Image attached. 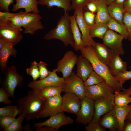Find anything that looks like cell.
<instances>
[{
    "label": "cell",
    "instance_id": "35",
    "mask_svg": "<svg viewBox=\"0 0 131 131\" xmlns=\"http://www.w3.org/2000/svg\"><path fill=\"white\" fill-rule=\"evenodd\" d=\"M25 118L23 114H20L18 117L4 131H23L22 123Z\"/></svg>",
    "mask_w": 131,
    "mask_h": 131
},
{
    "label": "cell",
    "instance_id": "7",
    "mask_svg": "<svg viewBox=\"0 0 131 131\" xmlns=\"http://www.w3.org/2000/svg\"><path fill=\"white\" fill-rule=\"evenodd\" d=\"M57 71V68L53 69L50 74L45 78L30 81L28 84V87L37 90L51 86L62 87L65 78L63 77H61L58 76L56 73Z\"/></svg>",
    "mask_w": 131,
    "mask_h": 131
},
{
    "label": "cell",
    "instance_id": "30",
    "mask_svg": "<svg viewBox=\"0 0 131 131\" xmlns=\"http://www.w3.org/2000/svg\"><path fill=\"white\" fill-rule=\"evenodd\" d=\"M36 90L38 92L39 96L46 100L51 97L60 95L63 92L62 87L57 86L48 87Z\"/></svg>",
    "mask_w": 131,
    "mask_h": 131
},
{
    "label": "cell",
    "instance_id": "57",
    "mask_svg": "<svg viewBox=\"0 0 131 131\" xmlns=\"http://www.w3.org/2000/svg\"><path fill=\"white\" fill-rule=\"evenodd\" d=\"M115 0H106L107 5H109L114 3Z\"/></svg>",
    "mask_w": 131,
    "mask_h": 131
},
{
    "label": "cell",
    "instance_id": "45",
    "mask_svg": "<svg viewBox=\"0 0 131 131\" xmlns=\"http://www.w3.org/2000/svg\"><path fill=\"white\" fill-rule=\"evenodd\" d=\"M9 97L8 93L3 88H0V103L3 102L6 105H9L11 103V101L9 99Z\"/></svg>",
    "mask_w": 131,
    "mask_h": 131
},
{
    "label": "cell",
    "instance_id": "33",
    "mask_svg": "<svg viewBox=\"0 0 131 131\" xmlns=\"http://www.w3.org/2000/svg\"><path fill=\"white\" fill-rule=\"evenodd\" d=\"M20 113L17 105H9L0 108V117L10 116L16 117Z\"/></svg>",
    "mask_w": 131,
    "mask_h": 131
},
{
    "label": "cell",
    "instance_id": "19",
    "mask_svg": "<svg viewBox=\"0 0 131 131\" xmlns=\"http://www.w3.org/2000/svg\"><path fill=\"white\" fill-rule=\"evenodd\" d=\"M92 46L98 59L108 66L115 53L103 43L95 42Z\"/></svg>",
    "mask_w": 131,
    "mask_h": 131
},
{
    "label": "cell",
    "instance_id": "20",
    "mask_svg": "<svg viewBox=\"0 0 131 131\" xmlns=\"http://www.w3.org/2000/svg\"><path fill=\"white\" fill-rule=\"evenodd\" d=\"M71 32L74 44L73 47L76 51H80L85 46L82 38V34L78 25L75 15L69 16Z\"/></svg>",
    "mask_w": 131,
    "mask_h": 131
},
{
    "label": "cell",
    "instance_id": "58",
    "mask_svg": "<svg viewBox=\"0 0 131 131\" xmlns=\"http://www.w3.org/2000/svg\"><path fill=\"white\" fill-rule=\"evenodd\" d=\"M126 11L128 12L131 14V8L127 10Z\"/></svg>",
    "mask_w": 131,
    "mask_h": 131
},
{
    "label": "cell",
    "instance_id": "26",
    "mask_svg": "<svg viewBox=\"0 0 131 131\" xmlns=\"http://www.w3.org/2000/svg\"><path fill=\"white\" fill-rule=\"evenodd\" d=\"M39 5L50 8L56 7L63 9L64 12L72 10L70 0H38Z\"/></svg>",
    "mask_w": 131,
    "mask_h": 131
},
{
    "label": "cell",
    "instance_id": "27",
    "mask_svg": "<svg viewBox=\"0 0 131 131\" xmlns=\"http://www.w3.org/2000/svg\"><path fill=\"white\" fill-rule=\"evenodd\" d=\"M109 13L111 18L121 24H124L123 18L126 12L123 5H120L114 3L108 6Z\"/></svg>",
    "mask_w": 131,
    "mask_h": 131
},
{
    "label": "cell",
    "instance_id": "12",
    "mask_svg": "<svg viewBox=\"0 0 131 131\" xmlns=\"http://www.w3.org/2000/svg\"><path fill=\"white\" fill-rule=\"evenodd\" d=\"M78 58L77 55L73 51H67L62 59L57 62V72H61L64 78L69 76L76 63Z\"/></svg>",
    "mask_w": 131,
    "mask_h": 131
},
{
    "label": "cell",
    "instance_id": "3",
    "mask_svg": "<svg viewBox=\"0 0 131 131\" xmlns=\"http://www.w3.org/2000/svg\"><path fill=\"white\" fill-rule=\"evenodd\" d=\"M68 12H64L56 26L44 36V39H57L61 41L66 47L69 45L74 47V41L71 29Z\"/></svg>",
    "mask_w": 131,
    "mask_h": 131
},
{
    "label": "cell",
    "instance_id": "42",
    "mask_svg": "<svg viewBox=\"0 0 131 131\" xmlns=\"http://www.w3.org/2000/svg\"><path fill=\"white\" fill-rule=\"evenodd\" d=\"M16 118L10 116L0 117V126L4 131L16 119Z\"/></svg>",
    "mask_w": 131,
    "mask_h": 131
},
{
    "label": "cell",
    "instance_id": "40",
    "mask_svg": "<svg viewBox=\"0 0 131 131\" xmlns=\"http://www.w3.org/2000/svg\"><path fill=\"white\" fill-rule=\"evenodd\" d=\"M119 81L121 87L127 80L131 79V71L120 73L114 77Z\"/></svg>",
    "mask_w": 131,
    "mask_h": 131
},
{
    "label": "cell",
    "instance_id": "41",
    "mask_svg": "<svg viewBox=\"0 0 131 131\" xmlns=\"http://www.w3.org/2000/svg\"><path fill=\"white\" fill-rule=\"evenodd\" d=\"M47 63L42 61H40L38 63V66L40 74V79L41 80L43 79L51 73V71L48 70L47 67Z\"/></svg>",
    "mask_w": 131,
    "mask_h": 131
},
{
    "label": "cell",
    "instance_id": "5",
    "mask_svg": "<svg viewBox=\"0 0 131 131\" xmlns=\"http://www.w3.org/2000/svg\"><path fill=\"white\" fill-rule=\"evenodd\" d=\"M62 87L63 92L74 94L81 100L86 97V87L84 82L77 75L74 71H72L70 76L65 78Z\"/></svg>",
    "mask_w": 131,
    "mask_h": 131
},
{
    "label": "cell",
    "instance_id": "32",
    "mask_svg": "<svg viewBox=\"0 0 131 131\" xmlns=\"http://www.w3.org/2000/svg\"><path fill=\"white\" fill-rule=\"evenodd\" d=\"M114 93L115 105L123 106L131 103V96L130 95L123 93L120 91H115Z\"/></svg>",
    "mask_w": 131,
    "mask_h": 131
},
{
    "label": "cell",
    "instance_id": "17",
    "mask_svg": "<svg viewBox=\"0 0 131 131\" xmlns=\"http://www.w3.org/2000/svg\"><path fill=\"white\" fill-rule=\"evenodd\" d=\"M81 101V99L76 95L66 93L62 96V110L76 115L80 108Z\"/></svg>",
    "mask_w": 131,
    "mask_h": 131
},
{
    "label": "cell",
    "instance_id": "48",
    "mask_svg": "<svg viewBox=\"0 0 131 131\" xmlns=\"http://www.w3.org/2000/svg\"><path fill=\"white\" fill-rule=\"evenodd\" d=\"M17 14L12 13L9 12H0V21L8 20V19L15 15Z\"/></svg>",
    "mask_w": 131,
    "mask_h": 131
},
{
    "label": "cell",
    "instance_id": "18",
    "mask_svg": "<svg viewBox=\"0 0 131 131\" xmlns=\"http://www.w3.org/2000/svg\"><path fill=\"white\" fill-rule=\"evenodd\" d=\"M76 64L77 69L76 74L84 82L93 70L92 65L89 60L81 55L78 56Z\"/></svg>",
    "mask_w": 131,
    "mask_h": 131
},
{
    "label": "cell",
    "instance_id": "16",
    "mask_svg": "<svg viewBox=\"0 0 131 131\" xmlns=\"http://www.w3.org/2000/svg\"><path fill=\"white\" fill-rule=\"evenodd\" d=\"M62 96L61 95L46 100L43 112L39 118H46L63 112L61 109Z\"/></svg>",
    "mask_w": 131,
    "mask_h": 131
},
{
    "label": "cell",
    "instance_id": "44",
    "mask_svg": "<svg viewBox=\"0 0 131 131\" xmlns=\"http://www.w3.org/2000/svg\"><path fill=\"white\" fill-rule=\"evenodd\" d=\"M97 5L95 0H89L85 4L83 9L88 11L94 13H96L97 10Z\"/></svg>",
    "mask_w": 131,
    "mask_h": 131
},
{
    "label": "cell",
    "instance_id": "49",
    "mask_svg": "<svg viewBox=\"0 0 131 131\" xmlns=\"http://www.w3.org/2000/svg\"><path fill=\"white\" fill-rule=\"evenodd\" d=\"M36 131H56L52 128L47 126H44L36 127Z\"/></svg>",
    "mask_w": 131,
    "mask_h": 131
},
{
    "label": "cell",
    "instance_id": "9",
    "mask_svg": "<svg viewBox=\"0 0 131 131\" xmlns=\"http://www.w3.org/2000/svg\"><path fill=\"white\" fill-rule=\"evenodd\" d=\"M94 105L95 112L92 121L98 122L103 115L114 108V94L94 101Z\"/></svg>",
    "mask_w": 131,
    "mask_h": 131
},
{
    "label": "cell",
    "instance_id": "37",
    "mask_svg": "<svg viewBox=\"0 0 131 131\" xmlns=\"http://www.w3.org/2000/svg\"><path fill=\"white\" fill-rule=\"evenodd\" d=\"M26 71L28 74L32 77L33 80H37L40 77L38 63L35 61L31 62L30 67L26 69Z\"/></svg>",
    "mask_w": 131,
    "mask_h": 131
},
{
    "label": "cell",
    "instance_id": "2",
    "mask_svg": "<svg viewBox=\"0 0 131 131\" xmlns=\"http://www.w3.org/2000/svg\"><path fill=\"white\" fill-rule=\"evenodd\" d=\"M80 51L81 55L91 63L93 70L103 78L114 91L121 90L122 87L118 81L112 75L108 66L98 58L92 46H85Z\"/></svg>",
    "mask_w": 131,
    "mask_h": 131
},
{
    "label": "cell",
    "instance_id": "1",
    "mask_svg": "<svg viewBox=\"0 0 131 131\" xmlns=\"http://www.w3.org/2000/svg\"><path fill=\"white\" fill-rule=\"evenodd\" d=\"M46 100L41 97L38 92L32 89L27 95L17 100L20 114H23L26 121L39 118L44 110Z\"/></svg>",
    "mask_w": 131,
    "mask_h": 131
},
{
    "label": "cell",
    "instance_id": "6",
    "mask_svg": "<svg viewBox=\"0 0 131 131\" xmlns=\"http://www.w3.org/2000/svg\"><path fill=\"white\" fill-rule=\"evenodd\" d=\"M94 112V101L86 97L81 100L80 108L76 114V121L86 125L92 120Z\"/></svg>",
    "mask_w": 131,
    "mask_h": 131
},
{
    "label": "cell",
    "instance_id": "56",
    "mask_svg": "<svg viewBox=\"0 0 131 131\" xmlns=\"http://www.w3.org/2000/svg\"><path fill=\"white\" fill-rule=\"evenodd\" d=\"M131 108L130 110L126 117L125 120L131 121Z\"/></svg>",
    "mask_w": 131,
    "mask_h": 131
},
{
    "label": "cell",
    "instance_id": "46",
    "mask_svg": "<svg viewBox=\"0 0 131 131\" xmlns=\"http://www.w3.org/2000/svg\"><path fill=\"white\" fill-rule=\"evenodd\" d=\"M72 10L82 8L89 0H70Z\"/></svg>",
    "mask_w": 131,
    "mask_h": 131
},
{
    "label": "cell",
    "instance_id": "51",
    "mask_svg": "<svg viewBox=\"0 0 131 131\" xmlns=\"http://www.w3.org/2000/svg\"><path fill=\"white\" fill-rule=\"evenodd\" d=\"M126 11L131 8V0H126L123 5Z\"/></svg>",
    "mask_w": 131,
    "mask_h": 131
},
{
    "label": "cell",
    "instance_id": "23",
    "mask_svg": "<svg viewBox=\"0 0 131 131\" xmlns=\"http://www.w3.org/2000/svg\"><path fill=\"white\" fill-rule=\"evenodd\" d=\"M16 3L13 6L12 10L16 11L20 9H24L26 13L39 14V10L37 0H15Z\"/></svg>",
    "mask_w": 131,
    "mask_h": 131
},
{
    "label": "cell",
    "instance_id": "31",
    "mask_svg": "<svg viewBox=\"0 0 131 131\" xmlns=\"http://www.w3.org/2000/svg\"><path fill=\"white\" fill-rule=\"evenodd\" d=\"M107 25L109 29L118 33L124 39H128V34L124 24H121L112 18Z\"/></svg>",
    "mask_w": 131,
    "mask_h": 131
},
{
    "label": "cell",
    "instance_id": "22",
    "mask_svg": "<svg viewBox=\"0 0 131 131\" xmlns=\"http://www.w3.org/2000/svg\"><path fill=\"white\" fill-rule=\"evenodd\" d=\"M97 8L95 18L96 23L107 24L112 18L108 11V6L106 0H95Z\"/></svg>",
    "mask_w": 131,
    "mask_h": 131
},
{
    "label": "cell",
    "instance_id": "50",
    "mask_svg": "<svg viewBox=\"0 0 131 131\" xmlns=\"http://www.w3.org/2000/svg\"><path fill=\"white\" fill-rule=\"evenodd\" d=\"M125 121L123 131H131V121Z\"/></svg>",
    "mask_w": 131,
    "mask_h": 131
},
{
    "label": "cell",
    "instance_id": "10",
    "mask_svg": "<svg viewBox=\"0 0 131 131\" xmlns=\"http://www.w3.org/2000/svg\"><path fill=\"white\" fill-rule=\"evenodd\" d=\"M114 91L104 81L96 85L86 87L85 96L94 101L113 94Z\"/></svg>",
    "mask_w": 131,
    "mask_h": 131
},
{
    "label": "cell",
    "instance_id": "47",
    "mask_svg": "<svg viewBox=\"0 0 131 131\" xmlns=\"http://www.w3.org/2000/svg\"><path fill=\"white\" fill-rule=\"evenodd\" d=\"M13 1L14 0H0V7L4 12H9V6Z\"/></svg>",
    "mask_w": 131,
    "mask_h": 131
},
{
    "label": "cell",
    "instance_id": "38",
    "mask_svg": "<svg viewBox=\"0 0 131 131\" xmlns=\"http://www.w3.org/2000/svg\"><path fill=\"white\" fill-rule=\"evenodd\" d=\"M123 22L126 28L128 34V40L131 41V14L126 11L123 18Z\"/></svg>",
    "mask_w": 131,
    "mask_h": 131
},
{
    "label": "cell",
    "instance_id": "4",
    "mask_svg": "<svg viewBox=\"0 0 131 131\" xmlns=\"http://www.w3.org/2000/svg\"><path fill=\"white\" fill-rule=\"evenodd\" d=\"M3 72L1 80V87L6 91L9 97L13 98L15 88L21 85L23 78L18 73L15 66L7 67Z\"/></svg>",
    "mask_w": 131,
    "mask_h": 131
},
{
    "label": "cell",
    "instance_id": "14",
    "mask_svg": "<svg viewBox=\"0 0 131 131\" xmlns=\"http://www.w3.org/2000/svg\"><path fill=\"white\" fill-rule=\"evenodd\" d=\"M123 39L117 33L108 29L102 39L103 43L115 53L123 55L125 53L122 43Z\"/></svg>",
    "mask_w": 131,
    "mask_h": 131
},
{
    "label": "cell",
    "instance_id": "28",
    "mask_svg": "<svg viewBox=\"0 0 131 131\" xmlns=\"http://www.w3.org/2000/svg\"><path fill=\"white\" fill-rule=\"evenodd\" d=\"M131 108V104L123 106L115 105L114 108L120 131H123L126 118Z\"/></svg>",
    "mask_w": 131,
    "mask_h": 131
},
{
    "label": "cell",
    "instance_id": "53",
    "mask_svg": "<svg viewBox=\"0 0 131 131\" xmlns=\"http://www.w3.org/2000/svg\"><path fill=\"white\" fill-rule=\"evenodd\" d=\"M8 42L4 38L0 37V49L5 45Z\"/></svg>",
    "mask_w": 131,
    "mask_h": 131
},
{
    "label": "cell",
    "instance_id": "55",
    "mask_svg": "<svg viewBox=\"0 0 131 131\" xmlns=\"http://www.w3.org/2000/svg\"><path fill=\"white\" fill-rule=\"evenodd\" d=\"M126 0H115L114 3L120 5H123Z\"/></svg>",
    "mask_w": 131,
    "mask_h": 131
},
{
    "label": "cell",
    "instance_id": "25",
    "mask_svg": "<svg viewBox=\"0 0 131 131\" xmlns=\"http://www.w3.org/2000/svg\"><path fill=\"white\" fill-rule=\"evenodd\" d=\"M12 44L8 42L0 49V66L1 70L3 71L7 67V60L10 55L16 56L17 51Z\"/></svg>",
    "mask_w": 131,
    "mask_h": 131
},
{
    "label": "cell",
    "instance_id": "43",
    "mask_svg": "<svg viewBox=\"0 0 131 131\" xmlns=\"http://www.w3.org/2000/svg\"><path fill=\"white\" fill-rule=\"evenodd\" d=\"M86 131H105L106 129L103 127L99 122L91 121L85 128Z\"/></svg>",
    "mask_w": 131,
    "mask_h": 131
},
{
    "label": "cell",
    "instance_id": "8",
    "mask_svg": "<svg viewBox=\"0 0 131 131\" xmlns=\"http://www.w3.org/2000/svg\"><path fill=\"white\" fill-rule=\"evenodd\" d=\"M0 37L13 45L18 43L23 37L21 31L9 20L0 21Z\"/></svg>",
    "mask_w": 131,
    "mask_h": 131
},
{
    "label": "cell",
    "instance_id": "21",
    "mask_svg": "<svg viewBox=\"0 0 131 131\" xmlns=\"http://www.w3.org/2000/svg\"><path fill=\"white\" fill-rule=\"evenodd\" d=\"M99 122L100 125L106 129H109L111 131H120L119 123L114 108L103 115Z\"/></svg>",
    "mask_w": 131,
    "mask_h": 131
},
{
    "label": "cell",
    "instance_id": "11",
    "mask_svg": "<svg viewBox=\"0 0 131 131\" xmlns=\"http://www.w3.org/2000/svg\"><path fill=\"white\" fill-rule=\"evenodd\" d=\"M74 122L73 119L69 116L65 115L63 112L53 115L45 121L41 123H35L34 126L35 127L47 126L58 131L62 126L71 125Z\"/></svg>",
    "mask_w": 131,
    "mask_h": 131
},
{
    "label": "cell",
    "instance_id": "36",
    "mask_svg": "<svg viewBox=\"0 0 131 131\" xmlns=\"http://www.w3.org/2000/svg\"><path fill=\"white\" fill-rule=\"evenodd\" d=\"M104 81L103 78L93 70L84 83L85 86L87 87L96 85Z\"/></svg>",
    "mask_w": 131,
    "mask_h": 131
},
{
    "label": "cell",
    "instance_id": "34",
    "mask_svg": "<svg viewBox=\"0 0 131 131\" xmlns=\"http://www.w3.org/2000/svg\"><path fill=\"white\" fill-rule=\"evenodd\" d=\"M26 13L25 11L23 12L21 10L17 13L15 15L9 18L8 20L18 30L21 31L23 30L22 27L24 17Z\"/></svg>",
    "mask_w": 131,
    "mask_h": 131
},
{
    "label": "cell",
    "instance_id": "15",
    "mask_svg": "<svg viewBox=\"0 0 131 131\" xmlns=\"http://www.w3.org/2000/svg\"><path fill=\"white\" fill-rule=\"evenodd\" d=\"M83 8L74 10V14L75 16L78 25L81 33L82 38L85 46H92L96 42L90 36L89 26L85 22L83 16Z\"/></svg>",
    "mask_w": 131,
    "mask_h": 131
},
{
    "label": "cell",
    "instance_id": "24",
    "mask_svg": "<svg viewBox=\"0 0 131 131\" xmlns=\"http://www.w3.org/2000/svg\"><path fill=\"white\" fill-rule=\"evenodd\" d=\"M120 56L118 54L115 53L107 66L111 73L114 77L127 71V63L122 60Z\"/></svg>",
    "mask_w": 131,
    "mask_h": 131
},
{
    "label": "cell",
    "instance_id": "52",
    "mask_svg": "<svg viewBox=\"0 0 131 131\" xmlns=\"http://www.w3.org/2000/svg\"><path fill=\"white\" fill-rule=\"evenodd\" d=\"M122 92L128 94L131 96V84L130 86L127 88H125L122 87L121 89Z\"/></svg>",
    "mask_w": 131,
    "mask_h": 131
},
{
    "label": "cell",
    "instance_id": "54",
    "mask_svg": "<svg viewBox=\"0 0 131 131\" xmlns=\"http://www.w3.org/2000/svg\"><path fill=\"white\" fill-rule=\"evenodd\" d=\"M23 130L25 131H33V130L31 128L30 125L27 124L23 127Z\"/></svg>",
    "mask_w": 131,
    "mask_h": 131
},
{
    "label": "cell",
    "instance_id": "39",
    "mask_svg": "<svg viewBox=\"0 0 131 131\" xmlns=\"http://www.w3.org/2000/svg\"><path fill=\"white\" fill-rule=\"evenodd\" d=\"M96 16V14L94 13L88 11L83 12L84 20L86 24L90 27L95 24Z\"/></svg>",
    "mask_w": 131,
    "mask_h": 131
},
{
    "label": "cell",
    "instance_id": "13",
    "mask_svg": "<svg viewBox=\"0 0 131 131\" xmlns=\"http://www.w3.org/2000/svg\"><path fill=\"white\" fill-rule=\"evenodd\" d=\"M41 18L42 17L39 14L27 13L23 20V33L33 35L36 31L43 29L44 26L41 21Z\"/></svg>",
    "mask_w": 131,
    "mask_h": 131
},
{
    "label": "cell",
    "instance_id": "29",
    "mask_svg": "<svg viewBox=\"0 0 131 131\" xmlns=\"http://www.w3.org/2000/svg\"><path fill=\"white\" fill-rule=\"evenodd\" d=\"M108 29L107 24L96 23L90 27V34L93 38L96 37L102 39Z\"/></svg>",
    "mask_w": 131,
    "mask_h": 131
}]
</instances>
